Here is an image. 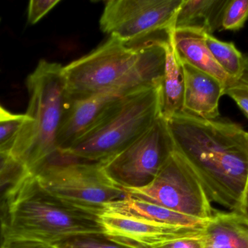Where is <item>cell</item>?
I'll return each instance as SVG.
<instances>
[{
  "instance_id": "obj_28",
  "label": "cell",
  "mask_w": 248,
  "mask_h": 248,
  "mask_svg": "<svg viewBox=\"0 0 248 248\" xmlns=\"http://www.w3.org/2000/svg\"><path fill=\"white\" fill-rule=\"evenodd\" d=\"M238 213L241 214L248 222V175L244 192H243V196H242L241 203H240Z\"/></svg>"
},
{
  "instance_id": "obj_25",
  "label": "cell",
  "mask_w": 248,
  "mask_h": 248,
  "mask_svg": "<svg viewBox=\"0 0 248 248\" xmlns=\"http://www.w3.org/2000/svg\"><path fill=\"white\" fill-rule=\"evenodd\" d=\"M6 189L7 188L4 189V190H1L0 192V248L3 247L7 240V205Z\"/></svg>"
},
{
  "instance_id": "obj_18",
  "label": "cell",
  "mask_w": 248,
  "mask_h": 248,
  "mask_svg": "<svg viewBox=\"0 0 248 248\" xmlns=\"http://www.w3.org/2000/svg\"><path fill=\"white\" fill-rule=\"evenodd\" d=\"M206 44L217 64L224 72L239 83L246 74L244 55L232 42H224L206 33Z\"/></svg>"
},
{
  "instance_id": "obj_10",
  "label": "cell",
  "mask_w": 248,
  "mask_h": 248,
  "mask_svg": "<svg viewBox=\"0 0 248 248\" xmlns=\"http://www.w3.org/2000/svg\"><path fill=\"white\" fill-rule=\"evenodd\" d=\"M100 221L110 241L129 248H160L172 242L203 233L204 229L176 227L103 213Z\"/></svg>"
},
{
  "instance_id": "obj_30",
  "label": "cell",
  "mask_w": 248,
  "mask_h": 248,
  "mask_svg": "<svg viewBox=\"0 0 248 248\" xmlns=\"http://www.w3.org/2000/svg\"><path fill=\"white\" fill-rule=\"evenodd\" d=\"M245 69L246 73H248V52L244 55Z\"/></svg>"
},
{
  "instance_id": "obj_4",
  "label": "cell",
  "mask_w": 248,
  "mask_h": 248,
  "mask_svg": "<svg viewBox=\"0 0 248 248\" xmlns=\"http://www.w3.org/2000/svg\"><path fill=\"white\" fill-rule=\"evenodd\" d=\"M26 119L10 151L29 171L58 151L57 137L66 100L63 66L42 60L26 80Z\"/></svg>"
},
{
  "instance_id": "obj_19",
  "label": "cell",
  "mask_w": 248,
  "mask_h": 248,
  "mask_svg": "<svg viewBox=\"0 0 248 248\" xmlns=\"http://www.w3.org/2000/svg\"><path fill=\"white\" fill-rule=\"evenodd\" d=\"M248 20V0H228L221 20V30L237 32Z\"/></svg>"
},
{
  "instance_id": "obj_26",
  "label": "cell",
  "mask_w": 248,
  "mask_h": 248,
  "mask_svg": "<svg viewBox=\"0 0 248 248\" xmlns=\"http://www.w3.org/2000/svg\"><path fill=\"white\" fill-rule=\"evenodd\" d=\"M160 248H205L203 233L194 237L176 240Z\"/></svg>"
},
{
  "instance_id": "obj_31",
  "label": "cell",
  "mask_w": 248,
  "mask_h": 248,
  "mask_svg": "<svg viewBox=\"0 0 248 248\" xmlns=\"http://www.w3.org/2000/svg\"></svg>"
},
{
  "instance_id": "obj_13",
  "label": "cell",
  "mask_w": 248,
  "mask_h": 248,
  "mask_svg": "<svg viewBox=\"0 0 248 248\" xmlns=\"http://www.w3.org/2000/svg\"><path fill=\"white\" fill-rule=\"evenodd\" d=\"M205 32L197 29H173L171 36L179 59L219 80L226 90L237 84L217 64L208 49Z\"/></svg>"
},
{
  "instance_id": "obj_15",
  "label": "cell",
  "mask_w": 248,
  "mask_h": 248,
  "mask_svg": "<svg viewBox=\"0 0 248 248\" xmlns=\"http://www.w3.org/2000/svg\"><path fill=\"white\" fill-rule=\"evenodd\" d=\"M203 237L205 248H248V222L239 213L214 210Z\"/></svg>"
},
{
  "instance_id": "obj_11",
  "label": "cell",
  "mask_w": 248,
  "mask_h": 248,
  "mask_svg": "<svg viewBox=\"0 0 248 248\" xmlns=\"http://www.w3.org/2000/svg\"><path fill=\"white\" fill-rule=\"evenodd\" d=\"M133 92H104L76 100L68 99L66 96L63 116L57 137L58 151L68 149L76 140L104 117L125 96Z\"/></svg>"
},
{
  "instance_id": "obj_22",
  "label": "cell",
  "mask_w": 248,
  "mask_h": 248,
  "mask_svg": "<svg viewBox=\"0 0 248 248\" xmlns=\"http://www.w3.org/2000/svg\"><path fill=\"white\" fill-rule=\"evenodd\" d=\"M26 119L25 115L16 119L0 122V153L10 154L19 131Z\"/></svg>"
},
{
  "instance_id": "obj_20",
  "label": "cell",
  "mask_w": 248,
  "mask_h": 248,
  "mask_svg": "<svg viewBox=\"0 0 248 248\" xmlns=\"http://www.w3.org/2000/svg\"><path fill=\"white\" fill-rule=\"evenodd\" d=\"M27 172L26 167L13 156L0 153V189L16 183Z\"/></svg>"
},
{
  "instance_id": "obj_16",
  "label": "cell",
  "mask_w": 248,
  "mask_h": 248,
  "mask_svg": "<svg viewBox=\"0 0 248 248\" xmlns=\"http://www.w3.org/2000/svg\"><path fill=\"white\" fill-rule=\"evenodd\" d=\"M172 30L164 44L166 61L160 83L161 116L166 120L182 112L185 90L183 68L172 39Z\"/></svg>"
},
{
  "instance_id": "obj_8",
  "label": "cell",
  "mask_w": 248,
  "mask_h": 248,
  "mask_svg": "<svg viewBox=\"0 0 248 248\" xmlns=\"http://www.w3.org/2000/svg\"><path fill=\"white\" fill-rule=\"evenodd\" d=\"M182 0H110L100 19L102 32L128 45L166 39Z\"/></svg>"
},
{
  "instance_id": "obj_9",
  "label": "cell",
  "mask_w": 248,
  "mask_h": 248,
  "mask_svg": "<svg viewBox=\"0 0 248 248\" xmlns=\"http://www.w3.org/2000/svg\"><path fill=\"white\" fill-rule=\"evenodd\" d=\"M174 149L167 121L160 116L125 149L100 163L108 177L118 187L140 189L155 179Z\"/></svg>"
},
{
  "instance_id": "obj_1",
  "label": "cell",
  "mask_w": 248,
  "mask_h": 248,
  "mask_svg": "<svg viewBox=\"0 0 248 248\" xmlns=\"http://www.w3.org/2000/svg\"><path fill=\"white\" fill-rule=\"evenodd\" d=\"M166 121L175 149L193 169L210 202L238 213L248 175V132L228 119L182 112Z\"/></svg>"
},
{
  "instance_id": "obj_24",
  "label": "cell",
  "mask_w": 248,
  "mask_h": 248,
  "mask_svg": "<svg viewBox=\"0 0 248 248\" xmlns=\"http://www.w3.org/2000/svg\"><path fill=\"white\" fill-rule=\"evenodd\" d=\"M225 95L237 103L248 119V90L242 80L226 90Z\"/></svg>"
},
{
  "instance_id": "obj_14",
  "label": "cell",
  "mask_w": 248,
  "mask_h": 248,
  "mask_svg": "<svg viewBox=\"0 0 248 248\" xmlns=\"http://www.w3.org/2000/svg\"><path fill=\"white\" fill-rule=\"evenodd\" d=\"M105 212L149 222L189 228L204 229L208 221L188 216L151 202L133 199L126 195L106 205Z\"/></svg>"
},
{
  "instance_id": "obj_23",
  "label": "cell",
  "mask_w": 248,
  "mask_h": 248,
  "mask_svg": "<svg viewBox=\"0 0 248 248\" xmlns=\"http://www.w3.org/2000/svg\"><path fill=\"white\" fill-rule=\"evenodd\" d=\"M60 0H32L28 7V23L36 24L52 10Z\"/></svg>"
},
{
  "instance_id": "obj_7",
  "label": "cell",
  "mask_w": 248,
  "mask_h": 248,
  "mask_svg": "<svg viewBox=\"0 0 248 248\" xmlns=\"http://www.w3.org/2000/svg\"><path fill=\"white\" fill-rule=\"evenodd\" d=\"M122 190L133 199L156 204L202 221H208L215 210L196 173L176 149L150 184Z\"/></svg>"
},
{
  "instance_id": "obj_3",
  "label": "cell",
  "mask_w": 248,
  "mask_h": 248,
  "mask_svg": "<svg viewBox=\"0 0 248 248\" xmlns=\"http://www.w3.org/2000/svg\"><path fill=\"white\" fill-rule=\"evenodd\" d=\"M6 195L7 238L55 248L77 236L104 234L100 214L57 198L29 171L7 187Z\"/></svg>"
},
{
  "instance_id": "obj_6",
  "label": "cell",
  "mask_w": 248,
  "mask_h": 248,
  "mask_svg": "<svg viewBox=\"0 0 248 248\" xmlns=\"http://www.w3.org/2000/svg\"><path fill=\"white\" fill-rule=\"evenodd\" d=\"M29 172L57 198L100 215L106 205L125 195L108 177L101 163L78 160L59 151Z\"/></svg>"
},
{
  "instance_id": "obj_27",
  "label": "cell",
  "mask_w": 248,
  "mask_h": 248,
  "mask_svg": "<svg viewBox=\"0 0 248 248\" xmlns=\"http://www.w3.org/2000/svg\"><path fill=\"white\" fill-rule=\"evenodd\" d=\"M1 248H55L49 245L23 239L7 238Z\"/></svg>"
},
{
  "instance_id": "obj_29",
  "label": "cell",
  "mask_w": 248,
  "mask_h": 248,
  "mask_svg": "<svg viewBox=\"0 0 248 248\" xmlns=\"http://www.w3.org/2000/svg\"><path fill=\"white\" fill-rule=\"evenodd\" d=\"M20 115H14L11 112H8L0 105V122L2 121L11 120L18 117Z\"/></svg>"
},
{
  "instance_id": "obj_12",
  "label": "cell",
  "mask_w": 248,
  "mask_h": 248,
  "mask_svg": "<svg viewBox=\"0 0 248 248\" xmlns=\"http://www.w3.org/2000/svg\"><path fill=\"white\" fill-rule=\"evenodd\" d=\"M181 62L185 79L182 113L206 120L219 117L220 99L226 87L215 77Z\"/></svg>"
},
{
  "instance_id": "obj_17",
  "label": "cell",
  "mask_w": 248,
  "mask_h": 248,
  "mask_svg": "<svg viewBox=\"0 0 248 248\" xmlns=\"http://www.w3.org/2000/svg\"><path fill=\"white\" fill-rule=\"evenodd\" d=\"M228 0H182L173 29H190L209 34L221 31V20Z\"/></svg>"
},
{
  "instance_id": "obj_21",
  "label": "cell",
  "mask_w": 248,
  "mask_h": 248,
  "mask_svg": "<svg viewBox=\"0 0 248 248\" xmlns=\"http://www.w3.org/2000/svg\"><path fill=\"white\" fill-rule=\"evenodd\" d=\"M55 248H129L109 240L104 234H87L68 239Z\"/></svg>"
},
{
  "instance_id": "obj_2",
  "label": "cell",
  "mask_w": 248,
  "mask_h": 248,
  "mask_svg": "<svg viewBox=\"0 0 248 248\" xmlns=\"http://www.w3.org/2000/svg\"><path fill=\"white\" fill-rule=\"evenodd\" d=\"M167 38L128 45L110 36L90 53L63 66L67 98L76 100L104 92H133L159 85Z\"/></svg>"
},
{
  "instance_id": "obj_5",
  "label": "cell",
  "mask_w": 248,
  "mask_h": 248,
  "mask_svg": "<svg viewBox=\"0 0 248 248\" xmlns=\"http://www.w3.org/2000/svg\"><path fill=\"white\" fill-rule=\"evenodd\" d=\"M160 116V84L140 89L125 96L68 149L59 152L84 161H106L140 138Z\"/></svg>"
}]
</instances>
